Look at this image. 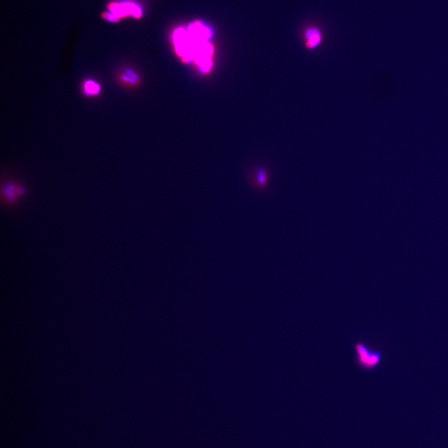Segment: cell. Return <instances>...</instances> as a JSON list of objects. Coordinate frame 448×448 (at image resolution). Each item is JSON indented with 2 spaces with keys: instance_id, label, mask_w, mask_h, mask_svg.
I'll return each instance as SVG.
<instances>
[{
  "instance_id": "obj_1",
  "label": "cell",
  "mask_w": 448,
  "mask_h": 448,
  "mask_svg": "<svg viewBox=\"0 0 448 448\" xmlns=\"http://www.w3.org/2000/svg\"><path fill=\"white\" fill-rule=\"evenodd\" d=\"M142 10L140 5L131 0H112L107 5V10L102 17L106 21L117 22L127 16L139 18L142 16Z\"/></svg>"
},
{
  "instance_id": "obj_2",
  "label": "cell",
  "mask_w": 448,
  "mask_h": 448,
  "mask_svg": "<svg viewBox=\"0 0 448 448\" xmlns=\"http://www.w3.org/2000/svg\"><path fill=\"white\" fill-rule=\"evenodd\" d=\"M354 360L358 367L367 371L376 370L383 359V352L363 341L354 343Z\"/></svg>"
},
{
  "instance_id": "obj_3",
  "label": "cell",
  "mask_w": 448,
  "mask_h": 448,
  "mask_svg": "<svg viewBox=\"0 0 448 448\" xmlns=\"http://www.w3.org/2000/svg\"><path fill=\"white\" fill-rule=\"evenodd\" d=\"M27 194L26 186L17 180L9 179L1 183L2 202L7 206H15Z\"/></svg>"
},
{
  "instance_id": "obj_4",
  "label": "cell",
  "mask_w": 448,
  "mask_h": 448,
  "mask_svg": "<svg viewBox=\"0 0 448 448\" xmlns=\"http://www.w3.org/2000/svg\"><path fill=\"white\" fill-rule=\"evenodd\" d=\"M174 41L176 50L179 55L186 59L193 58L195 43L189 35L188 30L184 28L177 29L174 33Z\"/></svg>"
},
{
  "instance_id": "obj_5",
  "label": "cell",
  "mask_w": 448,
  "mask_h": 448,
  "mask_svg": "<svg viewBox=\"0 0 448 448\" xmlns=\"http://www.w3.org/2000/svg\"><path fill=\"white\" fill-rule=\"evenodd\" d=\"M303 41L304 47L308 50H314L322 44L324 36L319 28L309 26L305 28L303 33Z\"/></svg>"
},
{
  "instance_id": "obj_6",
  "label": "cell",
  "mask_w": 448,
  "mask_h": 448,
  "mask_svg": "<svg viewBox=\"0 0 448 448\" xmlns=\"http://www.w3.org/2000/svg\"><path fill=\"white\" fill-rule=\"evenodd\" d=\"M188 32L191 39L195 43L207 42L211 36L209 28L201 22H195L191 24L189 27Z\"/></svg>"
},
{
  "instance_id": "obj_7",
  "label": "cell",
  "mask_w": 448,
  "mask_h": 448,
  "mask_svg": "<svg viewBox=\"0 0 448 448\" xmlns=\"http://www.w3.org/2000/svg\"><path fill=\"white\" fill-rule=\"evenodd\" d=\"M251 184L253 188L257 190H263L269 184L270 173L266 168H256L251 177Z\"/></svg>"
},
{
  "instance_id": "obj_8",
  "label": "cell",
  "mask_w": 448,
  "mask_h": 448,
  "mask_svg": "<svg viewBox=\"0 0 448 448\" xmlns=\"http://www.w3.org/2000/svg\"><path fill=\"white\" fill-rule=\"evenodd\" d=\"M100 87L99 84L93 80H88L84 84V91L86 95H95L99 94Z\"/></svg>"
},
{
  "instance_id": "obj_9",
  "label": "cell",
  "mask_w": 448,
  "mask_h": 448,
  "mask_svg": "<svg viewBox=\"0 0 448 448\" xmlns=\"http://www.w3.org/2000/svg\"><path fill=\"white\" fill-rule=\"evenodd\" d=\"M122 80L129 83H135V77H134V74L129 72L124 73L122 75Z\"/></svg>"
}]
</instances>
